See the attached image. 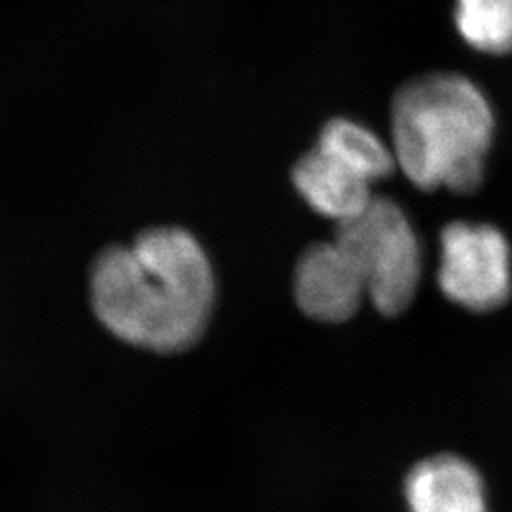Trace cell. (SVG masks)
Returning a JSON list of instances; mask_svg holds the SVG:
<instances>
[{
	"label": "cell",
	"mask_w": 512,
	"mask_h": 512,
	"mask_svg": "<svg viewBox=\"0 0 512 512\" xmlns=\"http://www.w3.org/2000/svg\"><path fill=\"white\" fill-rule=\"evenodd\" d=\"M217 296L211 260L194 234L156 226L93 260L90 302L97 321L133 348L160 355L194 348Z\"/></svg>",
	"instance_id": "cell-1"
},
{
	"label": "cell",
	"mask_w": 512,
	"mask_h": 512,
	"mask_svg": "<svg viewBox=\"0 0 512 512\" xmlns=\"http://www.w3.org/2000/svg\"><path fill=\"white\" fill-rule=\"evenodd\" d=\"M391 133L397 167L416 188L473 194L494 141V109L471 78L425 74L395 93Z\"/></svg>",
	"instance_id": "cell-2"
},
{
	"label": "cell",
	"mask_w": 512,
	"mask_h": 512,
	"mask_svg": "<svg viewBox=\"0 0 512 512\" xmlns=\"http://www.w3.org/2000/svg\"><path fill=\"white\" fill-rule=\"evenodd\" d=\"M336 226L334 241L359 270L372 306L384 315L403 313L420 289L423 268L420 238L403 207L374 196Z\"/></svg>",
	"instance_id": "cell-3"
},
{
	"label": "cell",
	"mask_w": 512,
	"mask_h": 512,
	"mask_svg": "<svg viewBox=\"0 0 512 512\" xmlns=\"http://www.w3.org/2000/svg\"><path fill=\"white\" fill-rule=\"evenodd\" d=\"M439 287L456 306L494 311L512 294L509 239L492 224L450 222L440 234Z\"/></svg>",
	"instance_id": "cell-4"
},
{
	"label": "cell",
	"mask_w": 512,
	"mask_h": 512,
	"mask_svg": "<svg viewBox=\"0 0 512 512\" xmlns=\"http://www.w3.org/2000/svg\"><path fill=\"white\" fill-rule=\"evenodd\" d=\"M293 293L304 315L330 325L349 321L366 298L363 277L334 239L313 243L300 255Z\"/></svg>",
	"instance_id": "cell-5"
},
{
	"label": "cell",
	"mask_w": 512,
	"mask_h": 512,
	"mask_svg": "<svg viewBox=\"0 0 512 512\" xmlns=\"http://www.w3.org/2000/svg\"><path fill=\"white\" fill-rule=\"evenodd\" d=\"M404 497L410 512H488L482 476L456 454L421 459L404 480Z\"/></svg>",
	"instance_id": "cell-6"
},
{
	"label": "cell",
	"mask_w": 512,
	"mask_h": 512,
	"mask_svg": "<svg viewBox=\"0 0 512 512\" xmlns=\"http://www.w3.org/2000/svg\"><path fill=\"white\" fill-rule=\"evenodd\" d=\"M293 184L300 198L315 213L336 224L359 215L374 198L370 190L372 184L319 148H313L296 162Z\"/></svg>",
	"instance_id": "cell-7"
},
{
	"label": "cell",
	"mask_w": 512,
	"mask_h": 512,
	"mask_svg": "<svg viewBox=\"0 0 512 512\" xmlns=\"http://www.w3.org/2000/svg\"><path fill=\"white\" fill-rule=\"evenodd\" d=\"M368 183H376L397 167L393 148L372 129L349 118H334L319 133L317 147Z\"/></svg>",
	"instance_id": "cell-8"
},
{
	"label": "cell",
	"mask_w": 512,
	"mask_h": 512,
	"mask_svg": "<svg viewBox=\"0 0 512 512\" xmlns=\"http://www.w3.org/2000/svg\"><path fill=\"white\" fill-rule=\"evenodd\" d=\"M459 37L480 54L512 52V0H454Z\"/></svg>",
	"instance_id": "cell-9"
}]
</instances>
